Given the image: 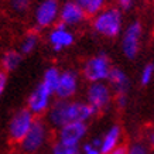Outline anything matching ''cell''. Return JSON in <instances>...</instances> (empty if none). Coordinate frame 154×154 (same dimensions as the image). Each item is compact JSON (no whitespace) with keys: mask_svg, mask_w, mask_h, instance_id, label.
I'll return each instance as SVG.
<instances>
[{"mask_svg":"<svg viewBox=\"0 0 154 154\" xmlns=\"http://www.w3.org/2000/svg\"><path fill=\"white\" fill-rule=\"evenodd\" d=\"M45 115L48 126L61 129L72 122L88 123L98 113L85 100H55Z\"/></svg>","mask_w":154,"mask_h":154,"instance_id":"obj_1","label":"cell"},{"mask_svg":"<svg viewBox=\"0 0 154 154\" xmlns=\"http://www.w3.org/2000/svg\"><path fill=\"white\" fill-rule=\"evenodd\" d=\"M92 30L103 38H116L123 31V13L116 6H107L92 20Z\"/></svg>","mask_w":154,"mask_h":154,"instance_id":"obj_2","label":"cell"},{"mask_svg":"<svg viewBox=\"0 0 154 154\" xmlns=\"http://www.w3.org/2000/svg\"><path fill=\"white\" fill-rule=\"evenodd\" d=\"M50 141V126L47 122L35 117L33 126L19 144L20 151L23 154H38Z\"/></svg>","mask_w":154,"mask_h":154,"instance_id":"obj_3","label":"cell"},{"mask_svg":"<svg viewBox=\"0 0 154 154\" xmlns=\"http://www.w3.org/2000/svg\"><path fill=\"white\" fill-rule=\"evenodd\" d=\"M112 68L113 65L110 57L106 52H98L85 60L82 65V75L89 84L106 82Z\"/></svg>","mask_w":154,"mask_h":154,"instance_id":"obj_4","label":"cell"},{"mask_svg":"<svg viewBox=\"0 0 154 154\" xmlns=\"http://www.w3.org/2000/svg\"><path fill=\"white\" fill-rule=\"evenodd\" d=\"M141 38H143V24L139 20H134L126 26L122 31L120 48L123 55L127 60H134L139 55L141 47Z\"/></svg>","mask_w":154,"mask_h":154,"instance_id":"obj_5","label":"cell"},{"mask_svg":"<svg viewBox=\"0 0 154 154\" xmlns=\"http://www.w3.org/2000/svg\"><path fill=\"white\" fill-rule=\"evenodd\" d=\"M113 100V92L106 82L89 84L85 91V102L96 113L106 110Z\"/></svg>","mask_w":154,"mask_h":154,"instance_id":"obj_6","label":"cell"},{"mask_svg":"<svg viewBox=\"0 0 154 154\" xmlns=\"http://www.w3.org/2000/svg\"><path fill=\"white\" fill-rule=\"evenodd\" d=\"M34 120L35 117L27 107H23V109H19L17 112H14L9 122V127H7V134H9L10 141L20 144L21 140L30 131Z\"/></svg>","mask_w":154,"mask_h":154,"instance_id":"obj_7","label":"cell"},{"mask_svg":"<svg viewBox=\"0 0 154 154\" xmlns=\"http://www.w3.org/2000/svg\"><path fill=\"white\" fill-rule=\"evenodd\" d=\"M52 98H54V94L40 82V84L31 91V94L28 95L27 109L33 113L34 117L45 115L52 105Z\"/></svg>","mask_w":154,"mask_h":154,"instance_id":"obj_8","label":"cell"},{"mask_svg":"<svg viewBox=\"0 0 154 154\" xmlns=\"http://www.w3.org/2000/svg\"><path fill=\"white\" fill-rule=\"evenodd\" d=\"M79 89V76L74 69H62L60 79L54 89V96L57 100H72Z\"/></svg>","mask_w":154,"mask_h":154,"instance_id":"obj_9","label":"cell"},{"mask_svg":"<svg viewBox=\"0 0 154 154\" xmlns=\"http://www.w3.org/2000/svg\"><path fill=\"white\" fill-rule=\"evenodd\" d=\"M60 3L57 0H44L40 2L34 9V23L38 28H51L58 21L60 16Z\"/></svg>","mask_w":154,"mask_h":154,"instance_id":"obj_10","label":"cell"},{"mask_svg":"<svg viewBox=\"0 0 154 154\" xmlns=\"http://www.w3.org/2000/svg\"><path fill=\"white\" fill-rule=\"evenodd\" d=\"M48 45L51 47L54 52H61L74 45L75 42V34L71 28L57 23L54 27L50 28L47 35Z\"/></svg>","mask_w":154,"mask_h":154,"instance_id":"obj_11","label":"cell"},{"mask_svg":"<svg viewBox=\"0 0 154 154\" xmlns=\"http://www.w3.org/2000/svg\"><path fill=\"white\" fill-rule=\"evenodd\" d=\"M86 134H88V123L72 122V123H68L65 126H62L61 129H58L57 140L62 141L65 144L81 147Z\"/></svg>","mask_w":154,"mask_h":154,"instance_id":"obj_12","label":"cell"},{"mask_svg":"<svg viewBox=\"0 0 154 154\" xmlns=\"http://www.w3.org/2000/svg\"><path fill=\"white\" fill-rule=\"evenodd\" d=\"M86 19V16L84 14L82 9L79 7L78 2H65L60 6V24L65 26V27H76L82 24Z\"/></svg>","mask_w":154,"mask_h":154,"instance_id":"obj_13","label":"cell"},{"mask_svg":"<svg viewBox=\"0 0 154 154\" xmlns=\"http://www.w3.org/2000/svg\"><path fill=\"white\" fill-rule=\"evenodd\" d=\"M106 84L110 86L115 95H127L129 89H130V78L122 68L113 66L107 76Z\"/></svg>","mask_w":154,"mask_h":154,"instance_id":"obj_14","label":"cell"},{"mask_svg":"<svg viewBox=\"0 0 154 154\" xmlns=\"http://www.w3.org/2000/svg\"><path fill=\"white\" fill-rule=\"evenodd\" d=\"M122 136H123V131H122V127L119 125H112L109 127L105 134L100 139V153L102 154H109L112 150H115L117 146H120L122 143Z\"/></svg>","mask_w":154,"mask_h":154,"instance_id":"obj_15","label":"cell"},{"mask_svg":"<svg viewBox=\"0 0 154 154\" xmlns=\"http://www.w3.org/2000/svg\"><path fill=\"white\" fill-rule=\"evenodd\" d=\"M23 61V55L20 54L17 50H7L3 52V55L0 58V65H2V71L7 72H13L21 65Z\"/></svg>","mask_w":154,"mask_h":154,"instance_id":"obj_16","label":"cell"},{"mask_svg":"<svg viewBox=\"0 0 154 154\" xmlns=\"http://www.w3.org/2000/svg\"><path fill=\"white\" fill-rule=\"evenodd\" d=\"M40 34L38 31H28L23 38H21V41H20V47L17 51L21 54V55H30V54H33L37 47L40 45Z\"/></svg>","mask_w":154,"mask_h":154,"instance_id":"obj_17","label":"cell"},{"mask_svg":"<svg viewBox=\"0 0 154 154\" xmlns=\"http://www.w3.org/2000/svg\"><path fill=\"white\" fill-rule=\"evenodd\" d=\"M78 5L82 9L85 16L86 17H92V19H94L95 16H98L106 7L105 6L106 3L103 0H78Z\"/></svg>","mask_w":154,"mask_h":154,"instance_id":"obj_18","label":"cell"},{"mask_svg":"<svg viewBox=\"0 0 154 154\" xmlns=\"http://www.w3.org/2000/svg\"><path fill=\"white\" fill-rule=\"evenodd\" d=\"M60 74H61V69L58 68L57 65H51L45 68L44 74H42V79H41V84L48 88L54 94V89H55L57 84H58V79H60Z\"/></svg>","mask_w":154,"mask_h":154,"instance_id":"obj_19","label":"cell"},{"mask_svg":"<svg viewBox=\"0 0 154 154\" xmlns=\"http://www.w3.org/2000/svg\"><path fill=\"white\" fill-rule=\"evenodd\" d=\"M154 79V61L147 62L140 71V85L141 86H147L153 82Z\"/></svg>","mask_w":154,"mask_h":154,"instance_id":"obj_20","label":"cell"},{"mask_svg":"<svg viewBox=\"0 0 154 154\" xmlns=\"http://www.w3.org/2000/svg\"><path fill=\"white\" fill-rule=\"evenodd\" d=\"M79 147L78 146H69L62 141L55 140V143L51 147V154H78Z\"/></svg>","mask_w":154,"mask_h":154,"instance_id":"obj_21","label":"cell"},{"mask_svg":"<svg viewBox=\"0 0 154 154\" xmlns=\"http://www.w3.org/2000/svg\"><path fill=\"white\" fill-rule=\"evenodd\" d=\"M99 144H100V139L95 137L92 140L82 143L79 147V151H81V154H102Z\"/></svg>","mask_w":154,"mask_h":154,"instance_id":"obj_22","label":"cell"},{"mask_svg":"<svg viewBox=\"0 0 154 154\" xmlns=\"http://www.w3.org/2000/svg\"><path fill=\"white\" fill-rule=\"evenodd\" d=\"M127 154H149V149L144 143H133L130 147H127Z\"/></svg>","mask_w":154,"mask_h":154,"instance_id":"obj_23","label":"cell"},{"mask_svg":"<svg viewBox=\"0 0 154 154\" xmlns=\"http://www.w3.org/2000/svg\"><path fill=\"white\" fill-rule=\"evenodd\" d=\"M10 7L16 11V13H26L30 7V2L27 0H14L10 3Z\"/></svg>","mask_w":154,"mask_h":154,"instance_id":"obj_24","label":"cell"},{"mask_svg":"<svg viewBox=\"0 0 154 154\" xmlns=\"http://www.w3.org/2000/svg\"><path fill=\"white\" fill-rule=\"evenodd\" d=\"M117 9L120 10L122 13H127V11H130L133 7H134V3L131 2V0H120L116 6Z\"/></svg>","mask_w":154,"mask_h":154,"instance_id":"obj_25","label":"cell"},{"mask_svg":"<svg viewBox=\"0 0 154 154\" xmlns=\"http://www.w3.org/2000/svg\"><path fill=\"white\" fill-rule=\"evenodd\" d=\"M7 81H9L7 74H6L5 71L0 69V98H2V96H3V94H5L6 86H7Z\"/></svg>","mask_w":154,"mask_h":154,"instance_id":"obj_26","label":"cell"},{"mask_svg":"<svg viewBox=\"0 0 154 154\" xmlns=\"http://www.w3.org/2000/svg\"><path fill=\"white\" fill-rule=\"evenodd\" d=\"M115 102L119 107H125L127 105V95H116L115 96Z\"/></svg>","mask_w":154,"mask_h":154,"instance_id":"obj_27","label":"cell"},{"mask_svg":"<svg viewBox=\"0 0 154 154\" xmlns=\"http://www.w3.org/2000/svg\"><path fill=\"white\" fill-rule=\"evenodd\" d=\"M109 154H127V146H125V144L117 146L116 149L112 150Z\"/></svg>","mask_w":154,"mask_h":154,"instance_id":"obj_28","label":"cell"},{"mask_svg":"<svg viewBox=\"0 0 154 154\" xmlns=\"http://www.w3.org/2000/svg\"><path fill=\"white\" fill-rule=\"evenodd\" d=\"M146 139H147V144L154 147V129H150L146 134Z\"/></svg>","mask_w":154,"mask_h":154,"instance_id":"obj_29","label":"cell"},{"mask_svg":"<svg viewBox=\"0 0 154 154\" xmlns=\"http://www.w3.org/2000/svg\"><path fill=\"white\" fill-rule=\"evenodd\" d=\"M78 154H81V151H79V153H78Z\"/></svg>","mask_w":154,"mask_h":154,"instance_id":"obj_30","label":"cell"}]
</instances>
